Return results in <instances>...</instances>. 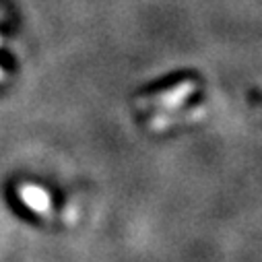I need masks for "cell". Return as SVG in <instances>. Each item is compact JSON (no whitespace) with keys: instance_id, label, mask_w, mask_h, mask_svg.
Segmentation results:
<instances>
[{"instance_id":"1","label":"cell","mask_w":262,"mask_h":262,"mask_svg":"<svg viewBox=\"0 0 262 262\" xmlns=\"http://www.w3.org/2000/svg\"><path fill=\"white\" fill-rule=\"evenodd\" d=\"M17 194H19L21 203L29 211H33V213H37L41 217H52V199H50V194L41 186L21 184L19 190H17Z\"/></svg>"},{"instance_id":"2","label":"cell","mask_w":262,"mask_h":262,"mask_svg":"<svg viewBox=\"0 0 262 262\" xmlns=\"http://www.w3.org/2000/svg\"><path fill=\"white\" fill-rule=\"evenodd\" d=\"M3 77H5V73H3V69H0V81H3Z\"/></svg>"}]
</instances>
